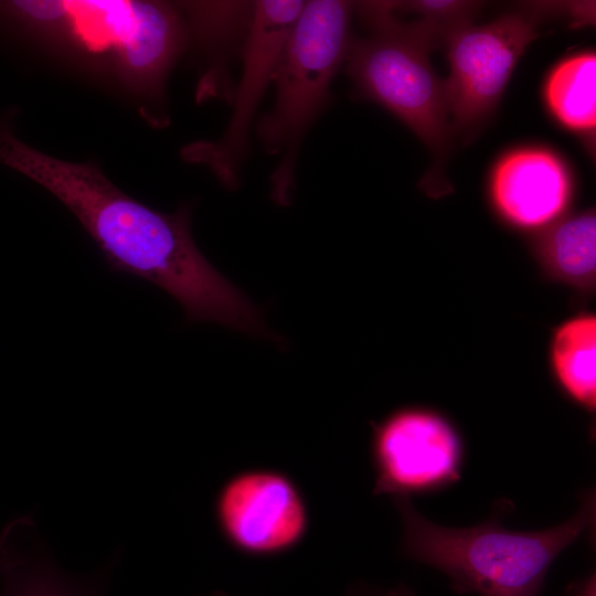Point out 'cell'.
<instances>
[{
  "label": "cell",
  "mask_w": 596,
  "mask_h": 596,
  "mask_svg": "<svg viewBox=\"0 0 596 596\" xmlns=\"http://www.w3.org/2000/svg\"><path fill=\"white\" fill-rule=\"evenodd\" d=\"M54 6L77 28L94 29L88 39H102L142 85L161 93L185 41L184 24L170 6L132 1H55Z\"/></svg>",
  "instance_id": "cell-9"
},
{
  "label": "cell",
  "mask_w": 596,
  "mask_h": 596,
  "mask_svg": "<svg viewBox=\"0 0 596 596\" xmlns=\"http://www.w3.org/2000/svg\"><path fill=\"white\" fill-rule=\"evenodd\" d=\"M544 13L532 6L483 25H464L446 39L450 123L466 141L493 115L519 58L540 35Z\"/></svg>",
  "instance_id": "cell-5"
},
{
  "label": "cell",
  "mask_w": 596,
  "mask_h": 596,
  "mask_svg": "<svg viewBox=\"0 0 596 596\" xmlns=\"http://www.w3.org/2000/svg\"><path fill=\"white\" fill-rule=\"evenodd\" d=\"M573 596H596L595 574L579 583L574 588Z\"/></svg>",
  "instance_id": "cell-16"
},
{
  "label": "cell",
  "mask_w": 596,
  "mask_h": 596,
  "mask_svg": "<svg viewBox=\"0 0 596 596\" xmlns=\"http://www.w3.org/2000/svg\"><path fill=\"white\" fill-rule=\"evenodd\" d=\"M347 596H377V595L373 593L372 590H370V588L366 587L365 585H358V586L352 587L348 592Z\"/></svg>",
  "instance_id": "cell-18"
},
{
  "label": "cell",
  "mask_w": 596,
  "mask_h": 596,
  "mask_svg": "<svg viewBox=\"0 0 596 596\" xmlns=\"http://www.w3.org/2000/svg\"><path fill=\"white\" fill-rule=\"evenodd\" d=\"M393 10L419 15L421 22L429 26L441 39L443 44L458 28L470 24L480 3L473 1H404L391 2Z\"/></svg>",
  "instance_id": "cell-15"
},
{
  "label": "cell",
  "mask_w": 596,
  "mask_h": 596,
  "mask_svg": "<svg viewBox=\"0 0 596 596\" xmlns=\"http://www.w3.org/2000/svg\"><path fill=\"white\" fill-rule=\"evenodd\" d=\"M552 360L560 385L577 404L596 406V318L579 316L562 324L552 344Z\"/></svg>",
  "instance_id": "cell-13"
},
{
  "label": "cell",
  "mask_w": 596,
  "mask_h": 596,
  "mask_svg": "<svg viewBox=\"0 0 596 596\" xmlns=\"http://www.w3.org/2000/svg\"><path fill=\"white\" fill-rule=\"evenodd\" d=\"M304 4L305 1L297 0L254 1L227 126L217 140H199L181 151L185 161L206 166L230 190L238 187L254 116L273 83L277 62Z\"/></svg>",
  "instance_id": "cell-6"
},
{
  "label": "cell",
  "mask_w": 596,
  "mask_h": 596,
  "mask_svg": "<svg viewBox=\"0 0 596 596\" xmlns=\"http://www.w3.org/2000/svg\"><path fill=\"white\" fill-rule=\"evenodd\" d=\"M211 596H227V595L222 593V592H216V593L212 594Z\"/></svg>",
  "instance_id": "cell-19"
},
{
  "label": "cell",
  "mask_w": 596,
  "mask_h": 596,
  "mask_svg": "<svg viewBox=\"0 0 596 596\" xmlns=\"http://www.w3.org/2000/svg\"><path fill=\"white\" fill-rule=\"evenodd\" d=\"M369 34L352 40L347 72L358 93L404 123L434 156L430 179L439 178L454 131L445 82L429 52L435 43L414 22L396 19L390 1L361 2Z\"/></svg>",
  "instance_id": "cell-4"
},
{
  "label": "cell",
  "mask_w": 596,
  "mask_h": 596,
  "mask_svg": "<svg viewBox=\"0 0 596 596\" xmlns=\"http://www.w3.org/2000/svg\"><path fill=\"white\" fill-rule=\"evenodd\" d=\"M108 571L75 576L41 550L18 545V520L0 533V596H106Z\"/></svg>",
  "instance_id": "cell-11"
},
{
  "label": "cell",
  "mask_w": 596,
  "mask_h": 596,
  "mask_svg": "<svg viewBox=\"0 0 596 596\" xmlns=\"http://www.w3.org/2000/svg\"><path fill=\"white\" fill-rule=\"evenodd\" d=\"M571 191L566 166L545 148L511 150L491 172L490 193L496 209L520 227H539L553 221L565 209Z\"/></svg>",
  "instance_id": "cell-10"
},
{
  "label": "cell",
  "mask_w": 596,
  "mask_h": 596,
  "mask_svg": "<svg viewBox=\"0 0 596 596\" xmlns=\"http://www.w3.org/2000/svg\"><path fill=\"white\" fill-rule=\"evenodd\" d=\"M353 8L348 1L305 2L277 62L274 104L257 120L256 134L265 151L279 157L269 180L270 198L278 205L290 204L300 145L327 107L332 82L347 60Z\"/></svg>",
  "instance_id": "cell-3"
},
{
  "label": "cell",
  "mask_w": 596,
  "mask_h": 596,
  "mask_svg": "<svg viewBox=\"0 0 596 596\" xmlns=\"http://www.w3.org/2000/svg\"><path fill=\"white\" fill-rule=\"evenodd\" d=\"M0 163L42 185L77 219L114 272L174 298L185 321L213 322L273 339L260 309L203 255L191 207L157 211L117 188L95 166L65 161L21 140L11 114L0 118Z\"/></svg>",
  "instance_id": "cell-1"
},
{
  "label": "cell",
  "mask_w": 596,
  "mask_h": 596,
  "mask_svg": "<svg viewBox=\"0 0 596 596\" xmlns=\"http://www.w3.org/2000/svg\"><path fill=\"white\" fill-rule=\"evenodd\" d=\"M544 99L553 117L589 145L596 130V55L585 51L562 60L544 84Z\"/></svg>",
  "instance_id": "cell-12"
},
{
  "label": "cell",
  "mask_w": 596,
  "mask_h": 596,
  "mask_svg": "<svg viewBox=\"0 0 596 596\" xmlns=\"http://www.w3.org/2000/svg\"><path fill=\"white\" fill-rule=\"evenodd\" d=\"M371 460L375 496L409 498L459 481L465 448L458 430L443 415L403 407L373 424Z\"/></svg>",
  "instance_id": "cell-7"
},
{
  "label": "cell",
  "mask_w": 596,
  "mask_h": 596,
  "mask_svg": "<svg viewBox=\"0 0 596 596\" xmlns=\"http://www.w3.org/2000/svg\"><path fill=\"white\" fill-rule=\"evenodd\" d=\"M403 523L401 552L430 565L460 594L539 596L554 560L594 530V490L581 494L576 513L540 531H514L490 519L475 526L448 528L426 519L409 498L393 499Z\"/></svg>",
  "instance_id": "cell-2"
},
{
  "label": "cell",
  "mask_w": 596,
  "mask_h": 596,
  "mask_svg": "<svg viewBox=\"0 0 596 596\" xmlns=\"http://www.w3.org/2000/svg\"><path fill=\"white\" fill-rule=\"evenodd\" d=\"M545 247L558 269L571 277H584L595 269L596 219L587 212L565 220L545 240Z\"/></svg>",
  "instance_id": "cell-14"
},
{
  "label": "cell",
  "mask_w": 596,
  "mask_h": 596,
  "mask_svg": "<svg viewBox=\"0 0 596 596\" xmlns=\"http://www.w3.org/2000/svg\"><path fill=\"white\" fill-rule=\"evenodd\" d=\"M383 596H416L406 585L400 584L386 592Z\"/></svg>",
  "instance_id": "cell-17"
},
{
  "label": "cell",
  "mask_w": 596,
  "mask_h": 596,
  "mask_svg": "<svg viewBox=\"0 0 596 596\" xmlns=\"http://www.w3.org/2000/svg\"><path fill=\"white\" fill-rule=\"evenodd\" d=\"M214 518L230 547L252 557L278 556L297 547L309 529V509L286 472L252 468L230 477L214 500Z\"/></svg>",
  "instance_id": "cell-8"
}]
</instances>
